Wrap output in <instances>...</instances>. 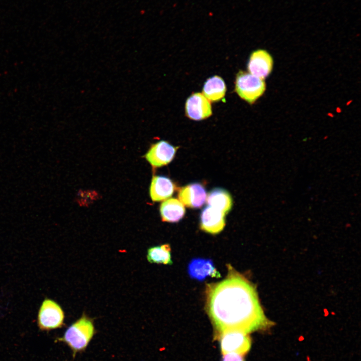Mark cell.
<instances>
[{
  "label": "cell",
  "instance_id": "cell-9",
  "mask_svg": "<svg viewBox=\"0 0 361 361\" xmlns=\"http://www.w3.org/2000/svg\"><path fill=\"white\" fill-rule=\"evenodd\" d=\"M226 214L209 206L205 207L200 215V228L205 232L216 234L225 226Z\"/></svg>",
  "mask_w": 361,
  "mask_h": 361
},
{
  "label": "cell",
  "instance_id": "cell-16",
  "mask_svg": "<svg viewBox=\"0 0 361 361\" xmlns=\"http://www.w3.org/2000/svg\"><path fill=\"white\" fill-rule=\"evenodd\" d=\"M147 259L151 263L172 264V260L170 245L164 244L148 248Z\"/></svg>",
  "mask_w": 361,
  "mask_h": 361
},
{
  "label": "cell",
  "instance_id": "cell-6",
  "mask_svg": "<svg viewBox=\"0 0 361 361\" xmlns=\"http://www.w3.org/2000/svg\"><path fill=\"white\" fill-rule=\"evenodd\" d=\"M178 148L161 140L151 146L145 157L153 168L160 167L172 161Z\"/></svg>",
  "mask_w": 361,
  "mask_h": 361
},
{
  "label": "cell",
  "instance_id": "cell-14",
  "mask_svg": "<svg viewBox=\"0 0 361 361\" xmlns=\"http://www.w3.org/2000/svg\"><path fill=\"white\" fill-rule=\"evenodd\" d=\"M208 206L227 214L231 209L233 202L231 196L226 190L215 188L207 195Z\"/></svg>",
  "mask_w": 361,
  "mask_h": 361
},
{
  "label": "cell",
  "instance_id": "cell-3",
  "mask_svg": "<svg viewBox=\"0 0 361 361\" xmlns=\"http://www.w3.org/2000/svg\"><path fill=\"white\" fill-rule=\"evenodd\" d=\"M266 90L264 79L249 72L240 71L236 76L235 90L239 97L248 103L253 104Z\"/></svg>",
  "mask_w": 361,
  "mask_h": 361
},
{
  "label": "cell",
  "instance_id": "cell-4",
  "mask_svg": "<svg viewBox=\"0 0 361 361\" xmlns=\"http://www.w3.org/2000/svg\"><path fill=\"white\" fill-rule=\"evenodd\" d=\"M65 315L61 307L50 299H45L38 311L37 324L43 331L62 328L65 325Z\"/></svg>",
  "mask_w": 361,
  "mask_h": 361
},
{
  "label": "cell",
  "instance_id": "cell-8",
  "mask_svg": "<svg viewBox=\"0 0 361 361\" xmlns=\"http://www.w3.org/2000/svg\"><path fill=\"white\" fill-rule=\"evenodd\" d=\"M212 113L211 103L202 93H193L187 99L185 114L189 119L202 120L210 117Z\"/></svg>",
  "mask_w": 361,
  "mask_h": 361
},
{
  "label": "cell",
  "instance_id": "cell-5",
  "mask_svg": "<svg viewBox=\"0 0 361 361\" xmlns=\"http://www.w3.org/2000/svg\"><path fill=\"white\" fill-rule=\"evenodd\" d=\"M220 342L223 354L233 352L243 355L248 352L251 345L247 333L234 330L220 333Z\"/></svg>",
  "mask_w": 361,
  "mask_h": 361
},
{
  "label": "cell",
  "instance_id": "cell-17",
  "mask_svg": "<svg viewBox=\"0 0 361 361\" xmlns=\"http://www.w3.org/2000/svg\"><path fill=\"white\" fill-rule=\"evenodd\" d=\"M222 361H244V360L242 355L232 352L224 354Z\"/></svg>",
  "mask_w": 361,
  "mask_h": 361
},
{
  "label": "cell",
  "instance_id": "cell-15",
  "mask_svg": "<svg viewBox=\"0 0 361 361\" xmlns=\"http://www.w3.org/2000/svg\"><path fill=\"white\" fill-rule=\"evenodd\" d=\"M226 86L223 79L218 76L208 78L203 87V94L210 102H217L224 98Z\"/></svg>",
  "mask_w": 361,
  "mask_h": 361
},
{
  "label": "cell",
  "instance_id": "cell-2",
  "mask_svg": "<svg viewBox=\"0 0 361 361\" xmlns=\"http://www.w3.org/2000/svg\"><path fill=\"white\" fill-rule=\"evenodd\" d=\"M96 333L93 319L83 313L71 324L63 336L57 337L55 342H63L72 352L74 358L78 353L84 351Z\"/></svg>",
  "mask_w": 361,
  "mask_h": 361
},
{
  "label": "cell",
  "instance_id": "cell-7",
  "mask_svg": "<svg viewBox=\"0 0 361 361\" xmlns=\"http://www.w3.org/2000/svg\"><path fill=\"white\" fill-rule=\"evenodd\" d=\"M273 60L268 52L264 49H258L250 55L248 64V72L251 74L264 79L272 72Z\"/></svg>",
  "mask_w": 361,
  "mask_h": 361
},
{
  "label": "cell",
  "instance_id": "cell-12",
  "mask_svg": "<svg viewBox=\"0 0 361 361\" xmlns=\"http://www.w3.org/2000/svg\"><path fill=\"white\" fill-rule=\"evenodd\" d=\"M173 182L163 176L153 177L150 186V196L154 202L165 200L170 197L175 190Z\"/></svg>",
  "mask_w": 361,
  "mask_h": 361
},
{
  "label": "cell",
  "instance_id": "cell-13",
  "mask_svg": "<svg viewBox=\"0 0 361 361\" xmlns=\"http://www.w3.org/2000/svg\"><path fill=\"white\" fill-rule=\"evenodd\" d=\"M163 221L175 223L180 221L185 213L184 205L175 198H171L163 201L160 207Z\"/></svg>",
  "mask_w": 361,
  "mask_h": 361
},
{
  "label": "cell",
  "instance_id": "cell-1",
  "mask_svg": "<svg viewBox=\"0 0 361 361\" xmlns=\"http://www.w3.org/2000/svg\"><path fill=\"white\" fill-rule=\"evenodd\" d=\"M227 268L224 279L206 285V309L215 328L220 333H248L269 326L253 284L230 265Z\"/></svg>",
  "mask_w": 361,
  "mask_h": 361
},
{
  "label": "cell",
  "instance_id": "cell-11",
  "mask_svg": "<svg viewBox=\"0 0 361 361\" xmlns=\"http://www.w3.org/2000/svg\"><path fill=\"white\" fill-rule=\"evenodd\" d=\"M188 273L191 278L198 281H203L209 276L215 278L220 277L213 261L209 259H193L188 266Z\"/></svg>",
  "mask_w": 361,
  "mask_h": 361
},
{
  "label": "cell",
  "instance_id": "cell-10",
  "mask_svg": "<svg viewBox=\"0 0 361 361\" xmlns=\"http://www.w3.org/2000/svg\"><path fill=\"white\" fill-rule=\"evenodd\" d=\"M184 205L191 208H199L206 200L207 193L204 186L199 183H192L182 187L178 194Z\"/></svg>",
  "mask_w": 361,
  "mask_h": 361
}]
</instances>
